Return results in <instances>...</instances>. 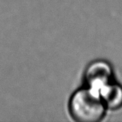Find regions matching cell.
I'll use <instances>...</instances> for the list:
<instances>
[{
	"label": "cell",
	"instance_id": "cell-2",
	"mask_svg": "<svg viewBox=\"0 0 122 122\" xmlns=\"http://www.w3.org/2000/svg\"><path fill=\"white\" fill-rule=\"evenodd\" d=\"M115 79L113 65L104 59L92 60L86 65L83 73V84L98 97L102 88Z\"/></svg>",
	"mask_w": 122,
	"mask_h": 122
},
{
	"label": "cell",
	"instance_id": "cell-1",
	"mask_svg": "<svg viewBox=\"0 0 122 122\" xmlns=\"http://www.w3.org/2000/svg\"><path fill=\"white\" fill-rule=\"evenodd\" d=\"M68 110L75 121L99 122L104 120L107 109L97 95L83 84L70 96Z\"/></svg>",
	"mask_w": 122,
	"mask_h": 122
},
{
	"label": "cell",
	"instance_id": "cell-3",
	"mask_svg": "<svg viewBox=\"0 0 122 122\" xmlns=\"http://www.w3.org/2000/svg\"><path fill=\"white\" fill-rule=\"evenodd\" d=\"M99 97L107 111H118L122 107V85L116 79L102 88Z\"/></svg>",
	"mask_w": 122,
	"mask_h": 122
}]
</instances>
